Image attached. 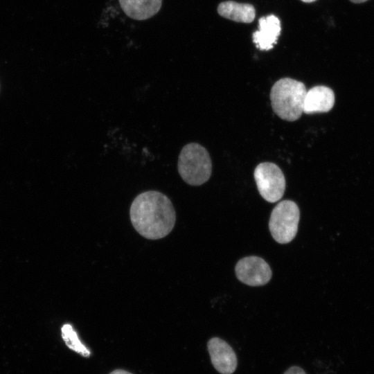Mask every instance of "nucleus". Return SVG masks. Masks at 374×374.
Listing matches in <instances>:
<instances>
[{
  "instance_id": "2eb2a0df",
  "label": "nucleus",
  "mask_w": 374,
  "mask_h": 374,
  "mask_svg": "<svg viewBox=\"0 0 374 374\" xmlns=\"http://www.w3.org/2000/svg\"><path fill=\"white\" fill-rule=\"evenodd\" d=\"M351 2H353L355 3H363V2H365L368 0H350Z\"/></svg>"
},
{
  "instance_id": "423d86ee",
  "label": "nucleus",
  "mask_w": 374,
  "mask_h": 374,
  "mask_svg": "<svg viewBox=\"0 0 374 374\" xmlns=\"http://www.w3.org/2000/svg\"><path fill=\"white\" fill-rule=\"evenodd\" d=\"M235 271L238 280L250 286L267 284L272 274L269 265L258 256L242 258L236 264Z\"/></svg>"
},
{
  "instance_id": "ddd939ff",
  "label": "nucleus",
  "mask_w": 374,
  "mask_h": 374,
  "mask_svg": "<svg viewBox=\"0 0 374 374\" xmlns=\"http://www.w3.org/2000/svg\"><path fill=\"white\" fill-rule=\"evenodd\" d=\"M283 374H306L301 368L293 366L289 368Z\"/></svg>"
},
{
  "instance_id": "0eeeda50",
  "label": "nucleus",
  "mask_w": 374,
  "mask_h": 374,
  "mask_svg": "<svg viewBox=\"0 0 374 374\" xmlns=\"http://www.w3.org/2000/svg\"><path fill=\"white\" fill-rule=\"evenodd\" d=\"M207 348L211 361L221 374H232L237 368L238 359L236 355L224 340L219 337H213L207 343Z\"/></svg>"
},
{
  "instance_id": "7ed1b4c3",
  "label": "nucleus",
  "mask_w": 374,
  "mask_h": 374,
  "mask_svg": "<svg viewBox=\"0 0 374 374\" xmlns=\"http://www.w3.org/2000/svg\"><path fill=\"white\" fill-rule=\"evenodd\" d=\"M177 169L186 184L200 186L206 183L211 175L212 163L209 153L200 144L188 143L179 153Z\"/></svg>"
},
{
  "instance_id": "f8f14e48",
  "label": "nucleus",
  "mask_w": 374,
  "mask_h": 374,
  "mask_svg": "<svg viewBox=\"0 0 374 374\" xmlns=\"http://www.w3.org/2000/svg\"><path fill=\"white\" fill-rule=\"evenodd\" d=\"M61 332L63 340L71 350L85 357L90 356L91 353L89 350L80 341L76 332L71 325L69 323L63 325Z\"/></svg>"
},
{
  "instance_id": "9d476101",
  "label": "nucleus",
  "mask_w": 374,
  "mask_h": 374,
  "mask_svg": "<svg viewBox=\"0 0 374 374\" xmlns=\"http://www.w3.org/2000/svg\"><path fill=\"white\" fill-rule=\"evenodd\" d=\"M124 12L136 20H145L157 14L162 0H118Z\"/></svg>"
},
{
  "instance_id": "6e6552de",
  "label": "nucleus",
  "mask_w": 374,
  "mask_h": 374,
  "mask_svg": "<svg viewBox=\"0 0 374 374\" xmlns=\"http://www.w3.org/2000/svg\"><path fill=\"white\" fill-rule=\"evenodd\" d=\"M258 28L253 34V42L260 50L272 48L280 33L279 19L274 15L262 17L258 20Z\"/></svg>"
},
{
  "instance_id": "f03ea898",
  "label": "nucleus",
  "mask_w": 374,
  "mask_h": 374,
  "mask_svg": "<svg viewBox=\"0 0 374 374\" xmlns=\"http://www.w3.org/2000/svg\"><path fill=\"white\" fill-rule=\"evenodd\" d=\"M307 90L298 80L285 78L274 83L270 91L272 109L280 118L287 121L298 120L303 112Z\"/></svg>"
},
{
  "instance_id": "20e7f679",
  "label": "nucleus",
  "mask_w": 374,
  "mask_h": 374,
  "mask_svg": "<svg viewBox=\"0 0 374 374\" xmlns=\"http://www.w3.org/2000/svg\"><path fill=\"white\" fill-rule=\"evenodd\" d=\"M299 219V208L295 202H279L272 210L269 222L273 238L280 244L291 242L296 235Z\"/></svg>"
},
{
  "instance_id": "f257e3e1",
  "label": "nucleus",
  "mask_w": 374,
  "mask_h": 374,
  "mask_svg": "<svg viewBox=\"0 0 374 374\" xmlns=\"http://www.w3.org/2000/svg\"><path fill=\"white\" fill-rule=\"evenodd\" d=\"M130 216L135 230L150 240L161 239L168 235L176 221L170 199L157 190L139 194L131 204Z\"/></svg>"
},
{
  "instance_id": "39448f33",
  "label": "nucleus",
  "mask_w": 374,
  "mask_h": 374,
  "mask_svg": "<svg viewBox=\"0 0 374 374\" xmlns=\"http://www.w3.org/2000/svg\"><path fill=\"white\" fill-rule=\"evenodd\" d=\"M254 179L260 195L269 202H276L283 195L285 179L280 168L275 163L264 162L254 170Z\"/></svg>"
},
{
  "instance_id": "9b49d317",
  "label": "nucleus",
  "mask_w": 374,
  "mask_h": 374,
  "mask_svg": "<svg viewBox=\"0 0 374 374\" xmlns=\"http://www.w3.org/2000/svg\"><path fill=\"white\" fill-rule=\"evenodd\" d=\"M217 12L224 18L244 23L253 21L256 15L255 8L252 5L232 1L220 3Z\"/></svg>"
},
{
  "instance_id": "4468645a",
  "label": "nucleus",
  "mask_w": 374,
  "mask_h": 374,
  "mask_svg": "<svg viewBox=\"0 0 374 374\" xmlns=\"http://www.w3.org/2000/svg\"><path fill=\"white\" fill-rule=\"evenodd\" d=\"M109 374H132V373L125 370L117 369V370L113 371Z\"/></svg>"
},
{
  "instance_id": "1a4fd4ad",
  "label": "nucleus",
  "mask_w": 374,
  "mask_h": 374,
  "mask_svg": "<svg viewBox=\"0 0 374 374\" xmlns=\"http://www.w3.org/2000/svg\"><path fill=\"white\" fill-rule=\"evenodd\" d=\"M335 103L333 91L326 86H316L307 91L303 112L307 114L329 112Z\"/></svg>"
},
{
  "instance_id": "dca6fc26",
  "label": "nucleus",
  "mask_w": 374,
  "mask_h": 374,
  "mask_svg": "<svg viewBox=\"0 0 374 374\" xmlns=\"http://www.w3.org/2000/svg\"><path fill=\"white\" fill-rule=\"evenodd\" d=\"M303 2H305V3H311V2H313L316 0H301Z\"/></svg>"
}]
</instances>
